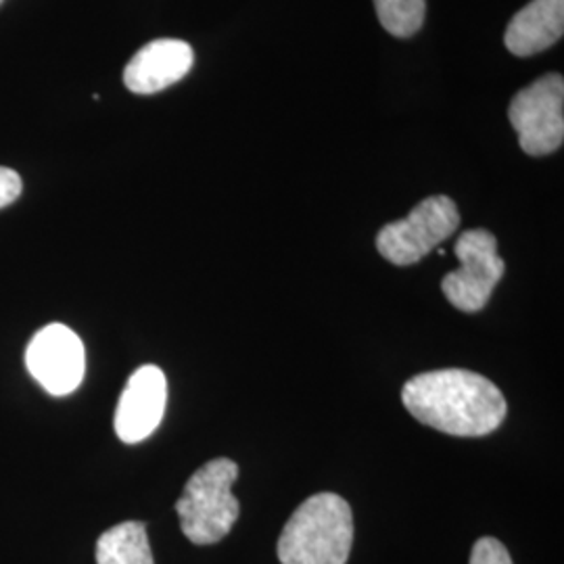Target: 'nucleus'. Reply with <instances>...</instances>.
Returning a JSON list of instances; mask_svg holds the SVG:
<instances>
[{"label": "nucleus", "instance_id": "obj_9", "mask_svg": "<svg viewBox=\"0 0 564 564\" xmlns=\"http://www.w3.org/2000/svg\"><path fill=\"white\" fill-rule=\"evenodd\" d=\"M191 44L176 39L149 42L123 69V84L134 95H155L181 82L193 67Z\"/></svg>", "mask_w": 564, "mask_h": 564}, {"label": "nucleus", "instance_id": "obj_13", "mask_svg": "<svg viewBox=\"0 0 564 564\" xmlns=\"http://www.w3.org/2000/svg\"><path fill=\"white\" fill-rule=\"evenodd\" d=\"M470 564H512V558L496 538H481L470 552Z\"/></svg>", "mask_w": 564, "mask_h": 564}, {"label": "nucleus", "instance_id": "obj_10", "mask_svg": "<svg viewBox=\"0 0 564 564\" xmlns=\"http://www.w3.org/2000/svg\"><path fill=\"white\" fill-rule=\"evenodd\" d=\"M564 34V0H531L505 34L506 48L517 57H533L554 46Z\"/></svg>", "mask_w": 564, "mask_h": 564}, {"label": "nucleus", "instance_id": "obj_3", "mask_svg": "<svg viewBox=\"0 0 564 564\" xmlns=\"http://www.w3.org/2000/svg\"><path fill=\"white\" fill-rule=\"evenodd\" d=\"M239 466L228 458H216L186 481L176 502L182 533L197 545L223 542L241 514V505L232 496Z\"/></svg>", "mask_w": 564, "mask_h": 564}, {"label": "nucleus", "instance_id": "obj_8", "mask_svg": "<svg viewBox=\"0 0 564 564\" xmlns=\"http://www.w3.org/2000/svg\"><path fill=\"white\" fill-rule=\"evenodd\" d=\"M167 402V381L158 366L139 368L121 391L116 433L123 444H139L160 426Z\"/></svg>", "mask_w": 564, "mask_h": 564}, {"label": "nucleus", "instance_id": "obj_5", "mask_svg": "<svg viewBox=\"0 0 564 564\" xmlns=\"http://www.w3.org/2000/svg\"><path fill=\"white\" fill-rule=\"evenodd\" d=\"M508 120L527 155L544 158L558 151L564 141L563 76L547 74L517 93L508 107Z\"/></svg>", "mask_w": 564, "mask_h": 564}, {"label": "nucleus", "instance_id": "obj_11", "mask_svg": "<svg viewBox=\"0 0 564 564\" xmlns=\"http://www.w3.org/2000/svg\"><path fill=\"white\" fill-rule=\"evenodd\" d=\"M97 564H155L147 527L128 521L105 531L97 542Z\"/></svg>", "mask_w": 564, "mask_h": 564}, {"label": "nucleus", "instance_id": "obj_14", "mask_svg": "<svg viewBox=\"0 0 564 564\" xmlns=\"http://www.w3.org/2000/svg\"><path fill=\"white\" fill-rule=\"evenodd\" d=\"M21 188H23V182H21L20 174L11 167L0 165V209L18 202Z\"/></svg>", "mask_w": 564, "mask_h": 564}, {"label": "nucleus", "instance_id": "obj_1", "mask_svg": "<svg viewBox=\"0 0 564 564\" xmlns=\"http://www.w3.org/2000/svg\"><path fill=\"white\" fill-rule=\"evenodd\" d=\"M403 405L419 423L454 437H484L508 414L502 391L463 368L431 370L403 384Z\"/></svg>", "mask_w": 564, "mask_h": 564}, {"label": "nucleus", "instance_id": "obj_12", "mask_svg": "<svg viewBox=\"0 0 564 564\" xmlns=\"http://www.w3.org/2000/svg\"><path fill=\"white\" fill-rule=\"evenodd\" d=\"M384 30L395 39H410L423 28L426 0H375Z\"/></svg>", "mask_w": 564, "mask_h": 564}, {"label": "nucleus", "instance_id": "obj_2", "mask_svg": "<svg viewBox=\"0 0 564 564\" xmlns=\"http://www.w3.org/2000/svg\"><path fill=\"white\" fill-rule=\"evenodd\" d=\"M354 544L351 508L337 494L305 500L279 540L282 564H345Z\"/></svg>", "mask_w": 564, "mask_h": 564}, {"label": "nucleus", "instance_id": "obj_6", "mask_svg": "<svg viewBox=\"0 0 564 564\" xmlns=\"http://www.w3.org/2000/svg\"><path fill=\"white\" fill-rule=\"evenodd\" d=\"M454 251L460 268L445 276L442 291L456 310L479 312L505 276L506 263L498 256V241L489 230L475 228L458 237Z\"/></svg>", "mask_w": 564, "mask_h": 564}, {"label": "nucleus", "instance_id": "obj_7", "mask_svg": "<svg viewBox=\"0 0 564 564\" xmlns=\"http://www.w3.org/2000/svg\"><path fill=\"white\" fill-rule=\"evenodd\" d=\"M30 375L51 395H69L80 387L86 370V354L80 337L65 324H48L25 349Z\"/></svg>", "mask_w": 564, "mask_h": 564}, {"label": "nucleus", "instance_id": "obj_4", "mask_svg": "<svg viewBox=\"0 0 564 564\" xmlns=\"http://www.w3.org/2000/svg\"><path fill=\"white\" fill-rule=\"evenodd\" d=\"M460 226L456 203L435 195L419 203L403 220L387 224L377 237V249L393 265H412L447 241Z\"/></svg>", "mask_w": 564, "mask_h": 564}, {"label": "nucleus", "instance_id": "obj_15", "mask_svg": "<svg viewBox=\"0 0 564 564\" xmlns=\"http://www.w3.org/2000/svg\"><path fill=\"white\" fill-rule=\"evenodd\" d=\"M2 2H4V0H0V4H2Z\"/></svg>", "mask_w": 564, "mask_h": 564}]
</instances>
